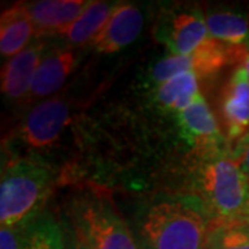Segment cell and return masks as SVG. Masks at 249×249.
<instances>
[{
    "label": "cell",
    "instance_id": "obj_1",
    "mask_svg": "<svg viewBox=\"0 0 249 249\" xmlns=\"http://www.w3.org/2000/svg\"><path fill=\"white\" fill-rule=\"evenodd\" d=\"M209 223L202 208L183 199L151 205L140 219L139 249H206Z\"/></svg>",
    "mask_w": 249,
    "mask_h": 249
},
{
    "label": "cell",
    "instance_id": "obj_2",
    "mask_svg": "<svg viewBox=\"0 0 249 249\" xmlns=\"http://www.w3.org/2000/svg\"><path fill=\"white\" fill-rule=\"evenodd\" d=\"M194 188L211 222L242 219L249 204V181L230 150L198 160Z\"/></svg>",
    "mask_w": 249,
    "mask_h": 249
},
{
    "label": "cell",
    "instance_id": "obj_3",
    "mask_svg": "<svg viewBox=\"0 0 249 249\" xmlns=\"http://www.w3.org/2000/svg\"><path fill=\"white\" fill-rule=\"evenodd\" d=\"M50 169L35 160H10L3 168L0 183L1 226H27L49 191Z\"/></svg>",
    "mask_w": 249,
    "mask_h": 249
},
{
    "label": "cell",
    "instance_id": "obj_4",
    "mask_svg": "<svg viewBox=\"0 0 249 249\" xmlns=\"http://www.w3.org/2000/svg\"><path fill=\"white\" fill-rule=\"evenodd\" d=\"M71 226L91 249H139L115 208L103 198H82L72 206Z\"/></svg>",
    "mask_w": 249,
    "mask_h": 249
},
{
    "label": "cell",
    "instance_id": "obj_5",
    "mask_svg": "<svg viewBox=\"0 0 249 249\" xmlns=\"http://www.w3.org/2000/svg\"><path fill=\"white\" fill-rule=\"evenodd\" d=\"M175 116L180 137L193 148L196 160L209 158L229 150L222 127L202 96Z\"/></svg>",
    "mask_w": 249,
    "mask_h": 249
},
{
    "label": "cell",
    "instance_id": "obj_6",
    "mask_svg": "<svg viewBox=\"0 0 249 249\" xmlns=\"http://www.w3.org/2000/svg\"><path fill=\"white\" fill-rule=\"evenodd\" d=\"M70 121L71 108L64 98H46L28 112L18 129V140L28 150H49L60 140Z\"/></svg>",
    "mask_w": 249,
    "mask_h": 249
},
{
    "label": "cell",
    "instance_id": "obj_7",
    "mask_svg": "<svg viewBox=\"0 0 249 249\" xmlns=\"http://www.w3.org/2000/svg\"><path fill=\"white\" fill-rule=\"evenodd\" d=\"M155 37L172 55L193 53L209 37L204 13L198 7L169 13L157 24Z\"/></svg>",
    "mask_w": 249,
    "mask_h": 249
},
{
    "label": "cell",
    "instance_id": "obj_8",
    "mask_svg": "<svg viewBox=\"0 0 249 249\" xmlns=\"http://www.w3.org/2000/svg\"><path fill=\"white\" fill-rule=\"evenodd\" d=\"M223 134L232 147L249 134V76L244 64L235 65L220 98Z\"/></svg>",
    "mask_w": 249,
    "mask_h": 249
},
{
    "label": "cell",
    "instance_id": "obj_9",
    "mask_svg": "<svg viewBox=\"0 0 249 249\" xmlns=\"http://www.w3.org/2000/svg\"><path fill=\"white\" fill-rule=\"evenodd\" d=\"M78 65V54L73 47L62 46L47 49L35 72L27 101L50 97L61 89Z\"/></svg>",
    "mask_w": 249,
    "mask_h": 249
},
{
    "label": "cell",
    "instance_id": "obj_10",
    "mask_svg": "<svg viewBox=\"0 0 249 249\" xmlns=\"http://www.w3.org/2000/svg\"><path fill=\"white\" fill-rule=\"evenodd\" d=\"M144 17L139 7L130 3H118L90 47L100 54H114L132 45L142 34Z\"/></svg>",
    "mask_w": 249,
    "mask_h": 249
},
{
    "label": "cell",
    "instance_id": "obj_11",
    "mask_svg": "<svg viewBox=\"0 0 249 249\" xmlns=\"http://www.w3.org/2000/svg\"><path fill=\"white\" fill-rule=\"evenodd\" d=\"M46 43L36 39L17 55L9 58L1 67V93L11 101L25 100L35 72L46 52Z\"/></svg>",
    "mask_w": 249,
    "mask_h": 249
},
{
    "label": "cell",
    "instance_id": "obj_12",
    "mask_svg": "<svg viewBox=\"0 0 249 249\" xmlns=\"http://www.w3.org/2000/svg\"><path fill=\"white\" fill-rule=\"evenodd\" d=\"M86 0H39L27 3L35 39L60 36L88 7Z\"/></svg>",
    "mask_w": 249,
    "mask_h": 249
},
{
    "label": "cell",
    "instance_id": "obj_13",
    "mask_svg": "<svg viewBox=\"0 0 249 249\" xmlns=\"http://www.w3.org/2000/svg\"><path fill=\"white\" fill-rule=\"evenodd\" d=\"M201 97L199 79L193 72H183L152 88V103L162 112L178 114Z\"/></svg>",
    "mask_w": 249,
    "mask_h": 249
},
{
    "label": "cell",
    "instance_id": "obj_14",
    "mask_svg": "<svg viewBox=\"0 0 249 249\" xmlns=\"http://www.w3.org/2000/svg\"><path fill=\"white\" fill-rule=\"evenodd\" d=\"M35 37L34 24L27 3H17L6 9L0 17V53L3 57H14L31 45Z\"/></svg>",
    "mask_w": 249,
    "mask_h": 249
},
{
    "label": "cell",
    "instance_id": "obj_15",
    "mask_svg": "<svg viewBox=\"0 0 249 249\" xmlns=\"http://www.w3.org/2000/svg\"><path fill=\"white\" fill-rule=\"evenodd\" d=\"M115 6L111 1H89L83 13L60 35L65 45L70 47L90 45L107 24Z\"/></svg>",
    "mask_w": 249,
    "mask_h": 249
},
{
    "label": "cell",
    "instance_id": "obj_16",
    "mask_svg": "<svg viewBox=\"0 0 249 249\" xmlns=\"http://www.w3.org/2000/svg\"><path fill=\"white\" fill-rule=\"evenodd\" d=\"M208 36L232 47H249V21L231 10H213L205 17Z\"/></svg>",
    "mask_w": 249,
    "mask_h": 249
},
{
    "label": "cell",
    "instance_id": "obj_17",
    "mask_svg": "<svg viewBox=\"0 0 249 249\" xmlns=\"http://www.w3.org/2000/svg\"><path fill=\"white\" fill-rule=\"evenodd\" d=\"M22 249H65L64 230L52 214H42L28 223Z\"/></svg>",
    "mask_w": 249,
    "mask_h": 249
},
{
    "label": "cell",
    "instance_id": "obj_18",
    "mask_svg": "<svg viewBox=\"0 0 249 249\" xmlns=\"http://www.w3.org/2000/svg\"><path fill=\"white\" fill-rule=\"evenodd\" d=\"M206 249H249V224L244 219L211 222Z\"/></svg>",
    "mask_w": 249,
    "mask_h": 249
},
{
    "label": "cell",
    "instance_id": "obj_19",
    "mask_svg": "<svg viewBox=\"0 0 249 249\" xmlns=\"http://www.w3.org/2000/svg\"><path fill=\"white\" fill-rule=\"evenodd\" d=\"M27 226H1L0 249H22V238Z\"/></svg>",
    "mask_w": 249,
    "mask_h": 249
},
{
    "label": "cell",
    "instance_id": "obj_20",
    "mask_svg": "<svg viewBox=\"0 0 249 249\" xmlns=\"http://www.w3.org/2000/svg\"><path fill=\"white\" fill-rule=\"evenodd\" d=\"M230 152L234 155V158L238 160L241 169L244 170L249 181V134L237 142L232 147V150H230Z\"/></svg>",
    "mask_w": 249,
    "mask_h": 249
},
{
    "label": "cell",
    "instance_id": "obj_21",
    "mask_svg": "<svg viewBox=\"0 0 249 249\" xmlns=\"http://www.w3.org/2000/svg\"><path fill=\"white\" fill-rule=\"evenodd\" d=\"M64 241H65V249H91L79 237V234L73 230L72 226H68L64 230Z\"/></svg>",
    "mask_w": 249,
    "mask_h": 249
},
{
    "label": "cell",
    "instance_id": "obj_22",
    "mask_svg": "<svg viewBox=\"0 0 249 249\" xmlns=\"http://www.w3.org/2000/svg\"><path fill=\"white\" fill-rule=\"evenodd\" d=\"M241 64H244V67H245V70H247V72H248V76H249V52L245 53V55H244V58H242V62H241Z\"/></svg>",
    "mask_w": 249,
    "mask_h": 249
},
{
    "label": "cell",
    "instance_id": "obj_23",
    "mask_svg": "<svg viewBox=\"0 0 249 249\" xmlns=\"http://www.w3.org/2000/svg\"><path fill=\"white\" fill-rule=\"evenodd\" d=\"M242 219L249 224V204L248 206H247V209H245V213H244V217H242Z\"/></svg>",
    "mask_w": 249,
    "mask_h": 249
}]
</instances>
